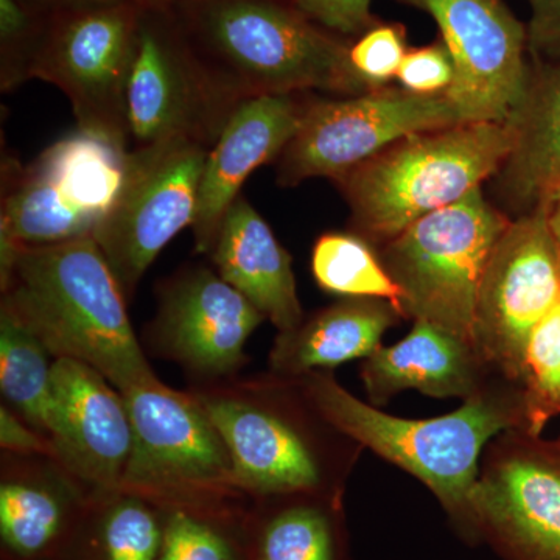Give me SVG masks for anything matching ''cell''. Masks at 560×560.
Wrapping results in <instances>:
<instances>
[{"label":"cell","mask_w":560,"mask_h":560,"mask_svg":"<svg viewBox=\"0 0 560 560\" xmlns=\"http://www.w3.org/2000/svg\"><path fill=\"white\" fill-rule=\"evenodd\" d=\"M530 16L528 51L533 61L560 62V0H526Z\"/></svg>","instance_id":"836d02e7"},{"label":"cell","mask_w":560,"mask_h":560,"mask_svg":"<svg viewBox=\"0 0 560 560\" xmlns=\"http://www.w3.org/2000/svg\"><path fill=\"white\" fill-rule=\"evenodd\" d=\"M396 79L411 94L444 95L455 80V62L444 40L408 50Z\"/></svg>","instance_id":"1f68e13d"},{"label":"cell","mask_w":560,"mask_h":560,"mask_svg":"<svg viewBox=\"0 0 560 560\" xmlns=\"http://www.w3.org/2000/svg\"><path fill=\"white\" fill-rule=\"evenodd\" d=\"M209 149L173 139L128 151L119 197L92 237L131 298L150 265L197 217Z\"/></svg>","instance_id":"30bf717a"},{"label":"cell","mask_w":560,"mask_h":560,"mask_svg":"<svg viewBox=\"0 0 560 560\" xmlns=\"http://www.w3.org/2000/svg\"><path fill=\"white\" fill-rule=\"evenodd\" d=\"M436 22L455 62L445 97L464 124L510 121L528 91V31L504 0H396Z\"/></svg>","instance_id":"5bb4252c"},{"label":"cell","mask_w":560,"mask_h":560,"mask_svg":"<svg viewBox=\"0 0 560 560\" xmlns=\"http://www.w3.org/2000/svg\"><path fill=\"white\" fill-rule=\"evenodd\" d=\"M24 2L39 13H54V11L97 5H175L178 0H24Z\"/></svg>","instance_id":"d590c367"},{"label":"cell","mask_w":560,"mask_h":560,"mask_svg":"<svg viewBox=\"0 0 560 560\" xmlns=\"http://www.w3.org/2000/svg\"><path fill=\"white\" fill-rule=\"evenodd\" d=\"M475 529L512 560H560V444L523 430L499 434L471 492Z\"/></svg>","instance_id":"4fadbf2b"},{"label":"cell","mask_w":560,"mask_h":560,"mask_svg":"<svg viewBox=\"0 0 560 560\" xmlns=\"http://www.w3.org/2000/svg\"><path fill=\"white\" fill-rule=\"evenodd\" d=\"M523 393L525 431L540 436L548 422L560 415V300L530 334Z\"/></svg>","instance_id":"484cf974"},{"label":"cell","mask_w":560,"mask_h":560,"mask_svg":"<svg viewBox=\"0 0 560 560\" xmlns=\"http://www.w3.org/2000/svg\"><path fill=\"white\" fill-rule=\"evenodd\" d=\"M515 140L500 189L523 213L560 194V62H530L528 91L510 120Z\"/></svg>","instance_id":"7402d4cb"},{"label":"cell","mask_w":560,"mask_h":560,"mask_svg":"<svg viewBox=\"0 0 560 560\" xmlns=\"http://www.w3.org/2000/svg\"><path fill=\"white\" fill-rule=\"evenodd\" d=\"M51 393L54 455L81 480L120 490L135 440L120 390L83 361L55 359Z\"/></svg>","instance_id":"2e32d148"},{"label":"cell","mask_w":560,"mask_h":560,"mask_svg":"<svg viewBox=\"0 0 560 560\" xmlns=\"http://www.w3.org/2000/svg\"><path fill=\"white\" fill-rule=\"evenodd\" d=\"M408 32L400 22H383L350 44V62L370 90H381L396 79L408 49Z\"/></svg>","instance_id":"f546056e"},{"label":"cell","mask_w":560,"mask_h":560,"mask_svg":"<svg viewBox=\"0 0 560 560\" xmlns=\"http://www.w3.org/2000/svg\"><path fill=\"white\" fill-rule=\"evenodd\" d=\"M307 102L304 94L259 95L232 114L206 158L191 224L197 253L210 254L243 184L261 165L278 161L296 135Z\"/></svg>","instance_id":"ac0fdd59"},{"label":"cell","mask_w":560,"mask_h":560,"mask_svg":"<svg viewBox=\"0 0 560 560\" xmlns=\"http://www.w3.org/2000/svg\"><path fill=\"white\" fill-rule=\"evenodd\" d=\"M176 16L198 54L243 101L308 91L370 92L350 44L294 0H178Z\"/></svg>","instance_id":"3957f363"},{"label":"cell","mask_w":560,"mask_h":560,"mask_svg":"<svg viewBox=\"0 0 560 560\" xmlns=\"http://www.w3.org/2000/svg\"><path fill=\"white\" fill-rule=\"evenodd\" d=\"M459 124L445 94L381 88L338 101H308L296 135L276 161L279 186L337 180L401 139Z\"/></svg>","instance_id":"9c48e42d"},{"label":"cell","mask_w":560,"mask_h":560,"mask_svg":"<svg viewBox=\"0 0 560 560\" xmlns=\"http://www.w3.org/2000/svg\"><path fill=\"white\" fill-rule=\"evenodd\" d=\"M360 374L377 408L410 389L433 399L466 400L497 377L474 342L425 320H412L404 340L364 359Z\"/></svg>","instance_id":"d6986e66"},{"label":"cell","mask_w":560,"mask_h":560,"mask_svg":"<svg viewBox=\"0 0 560 560\" xmlns=\"http://www.w3.org/2000/svg\"><path fill=\"white\" fill-rule=\"evenodd\" d=\"M511 121H470L418 132L334 180L350 228L385 246L416 221L480 189L514 149Z\"/></svg>","instance_id":"277c9868"},{"label":"cell","mask_w":560,"mask_h":560,"mask_svg":"<svg viewBox=\"0 0 560 560\" xmlns=\"http://www.w3.org/2000/svg\"><path fill=\"white\" fill-rule=\"evenodd\" d=\"M210 256L220 278L241 291L279 331L304 320L289 250L243 195L224 215Z\"/></svg>","instance_id":"ffe728a7"},{"label":"cell","mask_w":560,"mask_h":560,"mask_svg":"<svg viewBox=\"0 0 560 560\" xmlns=\"http://www.w3.org/2000/svg\"><path fill=\"white\" fill-rule=\"evenodd\" d=\"M548 223L560 253V194L547 206Z\"/></svg>","instance_id":"8d00e7d4"},{"label":"cell","mask_w":560,"mask_h":560,"mask_svg":"<svg viewBox=\"0 0 560 560\" xmlns=\"http://www.w3.org/2000/svg\"><path fill=\"white\" fill-rule=\"evenodd\" d=\"M0 445L5 451L54 455V445L40 440L38 434L33 433L5 407L0 408Z\"/></svg>","instance_id":"e575fe53"},{"label":"cell","mask_w":560,"mask_h":560,"mask_svg":"<svg viewBox=\"0 0 560 560\" xmlns=\"http://www.w3.org/2000/svg\"><path fill=\"white\" fill-rule=\"evenodd\" d=\"M51 353L9 312L0 313V389L32 425L50 431L54 420Z\"/></svg>","instance_id":"603a6c76"},{"label":"cell","mask_w":560,"mask_h":560,"mask_svg":"<svg viewBox=\"0 0 560 560\" xmlns=\"http://www.w3.org/2000/svg\"><path fill=\"white\" fill-rule=\"evenodd\" d=\"M2 291V311L55 359L83 361L119 390L156 377L132 330L127 296L92 235L22 246Z\"/></svg>","instance_id":"7a4b0ae2"},{"label":"cell","mask_w":560,"mask_h":560,"mask_svg":"<svg viewBox=\"0 0 560 560\" xmlns=\"http://www.w3.org/2000/svg\"><path fill=\"white\" fill-rule=\"evenodd\" d=\"M302 13L327 31L355 39L377 24L372 13V0H294Z\"/></svg>","instance_id":"d6a6232c"},{"label":"cell","mask_w":560,"mask_h":560,"mask_svg":"<svg viewBox=\"0 0 560 560\" xmlns=\"http://www.w3.org/2000/svg\"><path fill=\"white\" fill-rule=\"evenodd\" d=\"M128 151L77 130L31 164L3 160L0 238L47 246L94 235L119 197Z\"/></svg>","instance_id":"8992f818"},{"label":"cell","mask_w":560,"mask_h":560,"mask_svg":"<svg viewBox=\"0 0 560 560\" xmlns=\"http://www.w3.org/2000/svg\"><path fill=\"white\" fill-rule=\"evenodd\" d=\"M312 272L319 289L341 298L393 302L399 312L400 290L370 242L355 232H327L313 245Z\"/></svg>","instance_id":"cb8c5ba5"},{"label":"cell","mask_w":560,"mask_h":560,"mask_svg":"<svg viewBox=\"0 0 560 560\" xmlns=\"http://www.w3.org/2000/svg\"><path fill=\"white\" fill-rule=\"evenodd\" d=\"M44 14L24 0H0V90L11 92L32 80Z\"/></svg>","instance_id":"83f0119b"},{"label":"cell","mask_w":560,"mask_h":560,"mask_svg":"<svg viewBox=\"0 0 560 560\" xmlns=\"http://www.w3.org/2000/svg\"><path fill=\"white\" fill-rule=\"evenodd\" d=\"M147 7L97 5L43 13L32 80L68 97L79 130L130 150L128 86Z\"/></svg>","instance_id":"52a82bcc"},{"label":"cell","mask_w":560,"mask_h":560,"mask_svg":"<svg viewBox=\"0 0 560 560\" xmlns=\"http://www.w3.org/2000/svg\"><path fill=\"white\" fill-rule=\"evenodd\" d=\"M62 523L60 499L31 481L3 482L0 488V534L21 556L38 555L57 537Z\"/></svg>","instance_id":"d4e9b609"},{"label":"cell","mask_w":560,"mask_h":560,"mask_svg":"<svg viewBox=\"0 0 560 560\" xmlns=\"http://www.w3.org/2000/svg\"><path fill=\"white\" fill-rule=\"evenodd\" d=\"M160 560H237L224 537L184 511L173 512Z\"/></svg>","instance_id":"4dcf8cb0"},{"label":"cell","mask_w":560,"mask_h":560,"mask_svg":"<svg viewBox=\"0 0 560 560\" xmlns=\"http://www.w3.org/2000/svg\"><path fill=\"white\" fill-rule=\"evenodd\" d=\"M265 316L209 268L183 272L164 287L154 324L165 355L208 377L245 363V346Z\"/></svg>","instance_id":"9a60e30c"},{"label":"cell","mask_w":560,"mask_h":560,"mask_svg":"<svg viewBox=\"0 0 560 560\" xmlns=\"http://www.w3.org/2000/svg\"><path fill=\"white\" fill-rule=\"evenodd\" d=\"M120 393L135 436L120 490L195 500L235 488L230 452L200 399L156 377Z\"/></svg>","instance_id":"8fae6325"},{"label":"cell","mask_w":560,"mask_h":560,"mask_svg":"<svg viewBox=\"0 0 560 560\" xmlns=\"http://www.w3.org/2000/svg\"><path fill=\"white\" fill-rule=\"evenodd\" d=\"M243 102L195 49L173 5L143 10L128 86L130 149L184 139L210 150Z\"/></svg>","instance_id":"ba28073f"},{"label":"cell","mask_w":560,"mask_h":560,"mask_svg":"<svg viewBox=\"0 0 560 560\" xmlns=\"http://www.w3.org/2000/svg\"><path fill=\"white\" fill-rule=\"evenodd\" d=\"M259 560H335L330 518L308 504L279 512L264 530Z\"/></svg>","instance_id":"4316f807"},{"label":"cell","mask_w":560,"mask_h":560,"mask_svg":"<svg viewBox=\"0 0 560 560\" xmlns=\"http://www.w3.org/2000/svg\"><path fill=\"white\" fill-rule=\"evenodd\" d=\"M558 441H559V444H560V438H559V440H558Z\"/></svg>","instance_id":"74e56055"},{"label":"cell","mask_w":560,"mask_h":560,"mask_svg":"<svg viewBox=\"0 0 560 560\" xmlns=\"http://www.w3.org/2000/svg\"><path fill=\"white\" fill-rule=\"evenodd\" d=\"M401 319L404 315L393 302L342 298L294 329L279 331L270 353L271 370L279 377L296 381L311 372L368 359Z\"/></svg>","instance_id":"44dd1931"},{"label":"cell","mask_w":560,"mask_h":560,"mask_svg":"<svg viewBox=\"0 0 560 560\" xmlns=\"http://www.w3.org/2000/svg\"><path fill=\"white\" fill-rule=\"evenodd\" d=\"M232 460L235 488L261 495L316 493L330 477L319 445L296 420L228 397H202Z\"/></svg>","instance_id":"e0dca14e"},{"label":"cell","mask_w":560,"mask_h":560,"mask_svg":"<svg viewBox=\"0 0 560 560\" xmlns=\"http://www.w3.org/2000/svg\"><path fill=\"white\" fill-rule=\"evenodd\" d=\"M108 560H160L164 530L153 512L136 499L117 503L103 523Z\"/></svg>","instance_id":"f1b7e54d"},{"label":"cell","mask_w":560,"mask_h":560,"mask_svg":"<svg viewBox=\"0 0 560 560\" xmlns=\"http://www.w3.org/2000/svg\"><path fill=\"white\" fill-rule=\"evenodd\" d=\"M560 300V253L547 206L511 220L490 254L474 342L493 374L523 385L530 334Z\"/></svg>","instance_id":"7c38bea8"},{"label":"cell","mask_w":560,"mask_h":560,"mask_svg":"<svg viewBox=\"0 0 560 560\" xmlns=\"http://www.w3.org/2000/svg\"><path fill=\"white\" fill-rule=\"evenodd\" d=\"M510 223L480 187L382 246L383 265L400 290L404 318L425 320L474 342L482 275Z\"/></svg>","instance_id":"5b68a950"},{"label":"cell","mask_w":560,"mask_h":560,"mask_svg":"<svg viewBox=\"0 0 560 560\" xmlns=\"http://www.w3.org/2000/svg\"><path fill=\"white\" fill-rule=\"evenodd\" d=\"M296 381L304 399L329 425L418 478L453 521L477 530L471 492L486 447L504 431H525L521 383L497 375L451 415L404 419L357 399L329 372H311Z\"/></svg>","instance_id":"6da1fadb"}]
</instances>
